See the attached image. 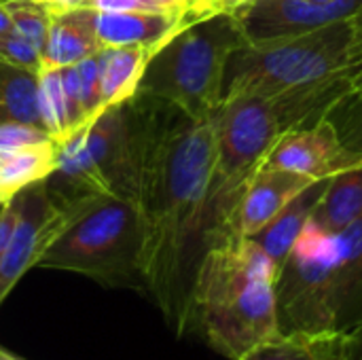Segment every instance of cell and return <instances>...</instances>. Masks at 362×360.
Returning a JSON list of instances; mask_svg holds the SVG:
<instances>
[{
	"label": "cell",
	"instance_id": "7402d4cb",
	"mask_svg": "<svg viewBox=\"0 0 362 360\" xmlns=\"http://www.w3.org/2000/svg\"><path fill=\"white\" fill-rule=\"evenodd\" d=\"M2 4L8 11L15 34L32 42L42 55L51 28V11L42 4H36L34 0H2Z\"/></svg>",
	"mask_w": 362,
	"mask_h": 360
},
{
	"label": "cell",
	"instance_id": "ffe728a7",
	"mask_svg": "<svg viewBox=\"0 0 362 360\" xmlns=\"http://www.w3.org/2000/svg\"><path fill=\"white\" fill-rule=\"evenodd\" d=\"M0 123L42 127L38 110V72L13 66L4 59H0Z\"/></svg>",
	"mask_w": 362,
	"mask_h": 360
},
{
	"label": "cell",
	"instance_id": "52a82bcc",
	"mask_svg": "<svg viewBox=\"0 0 362 360\" xmlns=\"http://www.w3.org/2000/svg\"><path fill=\"white\" fill-rule=\"evenodd\" d=\"M212 125L216 163L210 197L218 238L231 233L229 219L246 180L288 127L278 100L255 91L227 93L212 115Z\"/></svg>",
	"mask_w": 362,
	"mask_h": 360
},
{
	"label": "cell",
	"instance_id": "7a4b0ae2",
	"mask_svg": "<svg viewBox=\"0 0 362 360\" xmlns=\"http://www.w3.org/2000/svg\"><path fill=\"white\" fill-rule=\"evenodd\" d=\"M276 263L238 233L216 238L206 250L189 297V333L214 352L242 360L278 333Z\"/></svg>",
	"mask_w": 362,
	"mask_h": 360
},
{
	"label": "cell",
	"instance_id": "6da1fadb",
	"mask_svg": "<svg viewBox=\"0 0 362 360\" xmlns=\"http://www.w3.org/2000/svg\"><path fill=\"white\" fill-rule=\"evenodd\" d=\"M134 138V204L144 252V293L176 337L189 333V297L197 267L216 240L212 216L214 125L170 102L129 100Z\"/></svg>",
	"mask_w": 362,
	"mask_h": 360
},
{
	"label": "cell",
	"instance_id": "e0dca14e",
	"mask_svg": "<svg viewBox=\"0 0 362 360\" xmlns=\"http://www.w3.org/2000/svg\"><path fill=\"white\" fill-rule=\"evenodd\" d=\"M242 360H344V331L276 333Z\"/></svg>",
	"mask_w": 362,
	"mask_h": 360
},
{
	"label": "cell",
	"instance_id": "d4e9b609",
	"mask_svg": "<svg viewBox=\"0 0 362 360\" xmlns=\"http://www.w3.org/2000/svg\"><path fill=\"white\" fill-rule=\"evenodd\" d=\"M53 140L47 129L25 123H0V153ZM55 142V140H53Z\"/></svg>",
	"mask_w": 362,
	"mask_h": 360
},
{
	"label": "cell",
	"instance_id": "ac0fdd59",
	"mask_svg": "<svg viewBox=\"0 0 362 360\" xmlns=\"http://www.w3.org/2000/svg\"><path fill=\"white\" fill-rule=\"evenodd\" d=\"M325 182H314L310 185L303 193H299L276 219H272L269 225H265L252 240L269 255V259L276 263V267H280V263L286 259L288 250L293 248L295 240L299 238V233L303 231L312 208L320 195Z\"/></svg>",
	"mask_w": 362,
	"mask_h": 360
},
{
	"label": "cell",
	"instance_id": "8992f818",
	"mask_svg": "<svg viewBox=\"0 0 362 360\" xmlns=\"http://www.w3.org/2000/svg\"><path fill=\"white\" fill-rule=\"evenodd\" d=\"M358 49L352 19L299 36L244 42L227 64L225 95L233 91L276 95L329 81L352 68Z\"/></svg>",
	"mask_w": 362,
	"mask_h": 360
},
{
	"label": "cell",
	"instance_id": "603a6c76",
	"mask_svg": "<svg viewBox=\"0 0 362 360\" xmlns=\"http://www.w3.org/2000/svg\"><path fill=\"white\" fill-rule=\"evenodd\" d=\"M98 53L89 55V57H85V59H81L76 64L78 81H81V98H83V108H85L87 125L102 115V106H100V62H98Z\"/></svg>",
	"mask_w": 362,
	"mask_h": 360
},
{
	"label": "cell",
	"instance_id": "4dcf8cb0",
	"mask_svg": "<svg viewBox=\"0 0 362 360\" xmlns=\"http://www.w3.org/2000/svg\"><path fill=\"white\" fill-rule=\"evenodd\" d=\"M34 2L42 4L45 8H49L53 13V11H64V8H70V6H81L83 0H34Z\"/></svg>",
	"mask_w": 362,
	"mask_h": 360
},
{
	"label": "cell",
	"instance_id": "e575fe53",
	"mask_svg": "<svg viewBox=\"0 0 362 360\" xmlns=\"http://www.w3.org/2000/svg\"><path fill=\"white\" fill-rule=\"evenodd\" d=\"M8 199H11V195H6V193H4V191L0 189V206H2L4 202H8Z\"/></svg>",
	"mask_w": 362,
	"mask_h": 360
},
{
	"label": "cell",
	"instance_id": "3957f363",
	"mask_svg": "<svg viewBox=\"0 0 362 360\" xmlns=\"http://www.w3.org/2000/svg\"><path fill=\"white\" fill-rule=\"evenodd\" d=\"M278 333H341L362 320V219L325 231L310 219L276 269Z\"/></svg>",
	"mask_w": 362,
	"mask_h": 360
},
{
	"label": "cell",
	"instance_id": "cb8c5ba5",
	"mask_svg": "<svg viewBox=\"0 0 362 360\" xmlns=\"http://www.w3.org/2000/svg\"><path fill=\"white\" fill-rule=\"evenodd\" d=\"M0 59L32 72H38L42 68L40 51L15 32L0 36Z\"/></svg>",
	"mask_w": 362,
	"mask_h": 360
},
{
	"label": "cell",
	"instance_id": "836d02e7",
	"mask_svg": "<svg viewBox=\"0 0 362 360\" xmlns=\"http://www.w3.org/2000/svg\"><path fill=\"white\" fill-rule=\"evenodd\" d=\"M0 360H21V359L13 356L11 352H6V350H2V348H0Z\"/></svg>",
	"mask_w": 362,
	"mask_h": 360
},
{
	"label": "cell",
	"instance_id": "d590c367",
	"mask_svg": "<svg viewBox=\"0 0 362 360\" xmlns=\"http://www.w3.org/2000/svg\"><path fill=\"white\" fill-rule=\"evenodd\" d=\"M308 2H316V4H329V2H335V0H308Z\"/></svg>",
	"mask_w": 362,
	"mask_h": 360
},
{
	"label": "cell",
	"instance_id": "9c48e42d",
	"mask_svg": "<svg viewBox=\"0 0 362 360\" xmlns=\"http://www.w3.org/2000/svg\"><path fill=\"white\" fill-rule=\"evenodd\" d=\"M17 197L19 221L0 255V306L17 282L38 265L42 252L68 221V206L49 195L45 180L21 189Z\"/></svg>",
	"mask_w": 362,
	"mask_h": 360
},
{
	"label": "cell",
	"instance_id": "30bf717a",
	"mask_svg": "<svg viewBox=\"0 0 362 360\" xmlns=\"http://www.w3.org/2000/svg\"><path fill=\"white\" fill-rule=\"evenodd\" d=\"M263 163L325 182L341 172L361 168L362 153L344 144L337 127L327 117L314 125L284 132Z\"/></svg>",
	"mask_w": 362,
	"mask_h": 360
},
{
	"label": "cell",
	"instance_id": "44dd1931",
	"mask_svg": "<svg viewBox=\"0 0 362 360\" xmlns=\"http://www.w3.org/2000/svg\"><path fill=\"white\" fill-rule=\"evenodd\" d=\"M38 110L42 127L57 144H64L70 138V119L59 68L38 70Z\"/></svg>",
	"mask_w": 362,
	"mask_h": 360
},
{
	"label": "cell",
	"instance_id": "d6986e66",
	"mask_svg": "<svg viewBox=\"0 0 362 360\" xmlns=\"http://www.w3.org/2000/svg\"><path fill=\"white\" fill-rule=\"evenodd\" d=\"M57 157L59 144L53 140L0 153V189L13 197L30 185L47 180L57 168Z\"/></svg>",
	"mask_w": 362,
	"mask_h": 360
},
{
	"label": "cell",
	"instance_id": "1f68e13d",
	"mask_svg": "<svg viewBox=\"0 0 362 360\" xmlns=\"http://www.w3.org/2000/svg\"><path fill=\"white\" fill-rule=\"evenodd\" d=\"M13 32H15L13 21H11L8 11L4 8V4H2V0H0V36H2V34H13Z\"/></svg>",
	"mask_w": 362,
	"mask_h": 360
},
{
	"label": "cell",
	"instance_id": "4316f807",
	"mask_svg": "<svg viewBox=\"0 0 362 360\" xmlns=\"http://www.w3.org/2000/svg\"><path fill=\"white\" fill-rule=\"evenodd\" d=\"M17 221H19V197L15 193L8 202H4L0 206V255L8 244Z\"/></svg>",
	"mask_w": 362,
	"mask_h": 360
},
{
	"label": "cell",
	"instance_id": "484cf974",
	"mask_svg": "<svg viewBox=\"0 0 362 360\" xmlns=\"http://www.w3.org/2000/svg\"><path fill=\"white\" fill-rule=\"evenodd\" d=\"M81 6L95 11H168L159 0H83Z\"/></svg>",
	"mask_w": 362,
	"mask_h": 360
},
{
	"label": "cell",
	"instance_id": "d6a6232c",
	"mask_svg": "<svg viewBox=\"0 0 362 360\" xmlns=\"http://www.w3.org/2000/svg\"><path fill=\"white\" fill-rule=\"evenodd\" d=\"M352 23H354V30H356L358 42H361V47H362V11L358 13V15H354V17H352Z\"/></svg>",
	"mask_w": 362,
	"mask_h": 360
},
{
	"label": "cell",
	"instance_id": "f546056e",
	"mask_svg": "<svg viewBox=\"0 0 362 360\" xmlns=\"http://www.w3.org/2000/svg\"><path fill=\"white\" fill-rule=\"evenodd\" d=\"M350 81H352V89H362V47L358 49L352 68H350Z\"/></svg>",
	"mask_w": 362,
	"mask_h": 360
},
{
	"label": "cell",
	"instance_id": "4fadbf2b",
	"mask_svg": "<svg viewBox=\"0 0 362 360\" xmlns=\"http://www.w3.org/2000/svg\"><path fill=\"white\" fill-rule=\"evenodd\" d=\"M195 17L199 15L178 11H95L93 23L102 47H161Z\"/></svg>",
	"mask_w": 362,
	"mask_h": 360
},
{
	"label": "cell",
	"instance_id": "277c9868",
	"mask_svg": "<svg viewBox=\"0 0 362 360\" xmlns=\"http://www.w3.org/2000/svg\"><path fill=\"white\" fill-rule=\"evenodd\" d=\"M68 221L36 267L83 274L112 289L144 291V231L132 199L91 193L68 202Z\"/></svg>",
	"mask_w": 362,
	"mask_h": 360
},
{
	"label": "cell",
	"instance_id": "9a60e30c",
	"mask_svg": "<svg viewBox=\"0 0 362 360\" xmlns=\"http://www.w3.org/2000/svg\"><path fill=\"white\" fill-rule=\"evenodd\" d=\"M159 47L155 45H123L102 47L100 62V106L102 110L132 100L138 91L142 74Z\"/></svg>",
	"mask_w": 362,
	"mask_h": 360
},
{
	"label": "cell",
	"instance_id": "7c38bea8",
	"mask_svg": "<svg viewBox=\"0 0 362 360\" xmlns=\"http://www.w3.org/2000/svg\"><path fill=\"white\" fill-rule=\"evenodd\" d=\"M310 185H314V180L305 176L261 163L246 180L238 197L229 219V231L244 238H255Z\"/></svg>",
	"mask_w": 362,
	"mask_h": 360
},
{
	"label": "cell",
	"instance_id": "5bb4252c",
	"mask_svg": "<svg viewBox=\"0 0 362 360\" xmlns=\"http://www.w3.org/2000/svg\"><path fill=\"white\" fill-rule=\"evenodd\" d=\"M95 8L70 6L51 13V28L42 49V68L74 66L102 49L95 34Z\"/></svg>",
	"mask_w": 362,
	"mask_h": 360
},
{
	"label": "cell",
	"instance_id": "8fae6325",
	"mask_svg": "<svg viewBox=\"0 0 362 360\" xmlns=\"http://www.w3.org/2000/svg\"><path fill=\"white\" fill-rule=\"evenodd\" d=\"M362 11V0H335L316 4L308 0H255L235 13L246 42H263L299 36L331 23L352 19Z\"/></svg>",
	"mask_w": 362,
	"mask_h": 360
},
{
	"label": "cell",
	"instance_id": "f1b7e54d",
	"mask_svg": "<svg viewBox=\"0 0 362 360\" xmlns=\"http://www.w3.org/2000/svg\"><path fill=\"white\" fill-rule=\"evenodd\" d=\"M250 2H255V0H208V8H210V13H231V15H235L238 11L246 8Z\"/></svg>",
	"mask_w": 362,
	"mask_h": 360
},
{
	"label": "cell",
	"instance_id": "ba28073f",
	"mask_svg": "<svg viewBox=\"0 0 362 360\" xmlns=\"http://www.w3.org/2000/svg\"><path fill=\"white\" fill-rule=\"evenodd\" d=\"M45 185L59 204L91 193H112L134 202L129 100L102 110L98 119L59 144L57 168Z\"/></svg>",
	"mask_w": 362,
	"mask_h": 360
},
{
	"label": "cell",
	"instance_id": "5b68a950",
	"mask_svg": "<svg viewBox=\"0 0 362 360\" xmlns=\"http://www.w3.org/2000/svg\"><path fill=\"white\" fill-rule=\"evenodd\" d=\"M244 42L235 15H199L155 51L136 93L170 102L189 117L210 119L225 98L227 64Z\"/></svg>",
	"mask_w": 362,
	"mask_h": 360
},
{
	"label": "cell",
	"instance_id": "2e32d148",
	"mask_svg": "<svg viewBox=\"0 0 362 360\" xmlns=\"http://www.w3.org/2000/svg\"><path fill=\"white\" fill-rule=\"evenodd\" d=\"M362 219V166L325 180L310 221L325 231H344Z\"/></svg>",
	"mask_w": 362,
	"mask_h": 360
},
{
	"label": "cell",
	"instance_id": "83f0119b",
	"mask_svg": "<svg viewBox=\"0 0 362 360\" xmlns=\"http://www.w3.org/2000/svg\"><path fill=\"white\" fill-rule=\"evenodd\" d=\"M344 360H362V320L344 331Z\"/></svg>",
	"mask_w": 362,
	"mask_h": 360
}]
</instances>
